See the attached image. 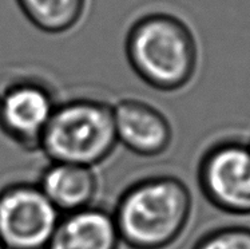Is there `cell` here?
Here are the masks:
<instances>
[{
  "instance_id": "6da1fadb",
  "label": "cell",
  "mask_w": 250,
  "mask_h": 249,
  "mask_svg": "<svg viewBox=\"0 0 250 249\" xmlns=\"http://www.w3.org/2000/svg\"><path fill=\"white\" fill-rule=\"evenodd\" d=\"M125 52L139 79L159 91L182 90L198 70L194 31L167 11H148L134 19L125 36Z\"/></svg>"
},
{
  "instance_id": "7a4b0ae2",
  "label": "cell",
  "mask_w": 250,
  "mask_h": 249,
  "mask_svg": "<svg viewBox=\"0 0 250 249\" xmlns=\"http://www.w3.org/2000/svg\"><path fill=\"white\" fill-rule=\"evenodd\" d=\"M193 210L188 185L153 176L130 185L112 210L121 241L131 249H166L182 236Z\"/></svg>"
},
{
  "instance_id": "3957f363",
  "label": "cell",
  "mask_w": 250,
  "mask_h": 249,
  "mask_svg": "<svg viewBox=\"0 0 250 249\" xmlns=\"http://www.w3.org/2000/svg\"><path fill=\"white\" fill-rule=\"evenodd\" d=\"M117 145L112 105L75 98L58 103L39 150L50 162L95 168L111 156Z\"/></svg>"
},
{
  "instance_id": "277c9868",
  "label": "cell",
  "mask_w": 250,
  "mask_h": 249,
  "mask_svg": "<svg viewBox=\"0 0 250 249\" xmlns=\"http://www.w3.org/2000/svg\"><path fill=\"white\" fill-rule=\"evenodd\" d=\"M198 185L221 212L250 216V142L231 138L211 145L199 161Z\"/></svg>"
},
{
  "instance_id": "5b68a950",
  "label": "cell",
  "mask_w": 250,
  "mask_h": 249,
  "mask_svg": "<svg viewBox=\"0 0 250 249\" xmlns=\"http://www.w3.org/2000/svg\"><path fill=\"white\" fill-rule=\"evenodd\" d=\"M58 102L41 78L19 75L0 86V132L24 150H39Z\"/></svg>"
},
{
  "instance_id": "8992f818",
  "label": "cell",
  "mask_w": 250,
  "mask_h": 249,
  "mask_svg": "<svg viewBox=\"0 0 250 249\" xmlns=\"http://www.w3.org/2000/svg\"><path fill=\"white\" fill-rule=\"evenodd\" d=\"M61 216L38 183L0 189V240L5 249H46Z\"/></svg>"
},
{
  "instance_id": "52a82bcc",
  "label": "cell",
  "mask_w": 250,
  "mask_h": 249,
  "mask_svg": "<svg viewBox=\"0 0 250 249\" xmlns=\"http://www.w3.org/2000/svg\"><path fill=\"white\" fill-rule=\"evenodd\" d=\"M118 143L141 157L164 154L173 141L171 123L147 102L126 98L112 105Z\"/></svg>"
},
{
  "instance_id": "ba28073f",
  "label": "cell",
  "mask_w": 250,
  "mask_h": 249,
  "mask_svg": "<svg viewBox=\"0 0 250 249\" xmlns=\"http://www.w3.org/2000/svg\"><path fill=\"white\" fill-rule=\"evenodd\" d=\"M121 243L111 212L92 205L62 214L46 249H119Z\"/></svg>"
},
{
  "instance_id": "9c48e42d",
  "label": "cell",
  "mask_w": 250,
  "mask_h": 249,
  "mask_svg": "<svg viewBox=\"0 0 250 249\" xmlns=\"http://www.w3.org/2000/svg\"><path fill=\"white\" fill-rule=\"evenodd\" d=\"M38 186L59 213L66 214L94 205L99 180L94 168L68 162H50Z\"/></svg>"
},
{
  "instance_id": "30bf717a",
  "label": "cell",
  "mask_w": 250,
  "mask_h": 249,
  "mask_svg": "<svg viewBox=\"0 0 250 249\" xmlns=\"http://www.w3.org/2000/svg\"><path fill=\"white\" fill-rule=\"evenodd\" d=\"M27 21L42 32L61 35L81 24L90 0H15Z\"/></svg>"
},
{
  "instance_id": "8fae6325",
  "label": "cell",
  "mask_w": 250,
  "mask_h": 249,
  "mask_svg": "<svg viewBox=\"0 0 250 249\" xmlns=\"http://www.w3.org/2000/svg\"><path fill=\"white\" fill-rule=\"evenodd\" d=\"M193 249H250V228L231 225L210 230L195 243Z\"/></svg>"
},
{
  "instance_id": "7c38bea8",
  "label": "cell",
  "mask_w": 250,
  "mask_h": 249,
  "mask_svg": "<svg viewBox=\"0 0 250 249\" xmlns=\"http://www.w3.org/2000/svg\"><path fill=\"white\" fill-rule=\"evenodd\" d=\"M0 249H5L4 245H3V243H1V240H0Z\"/></svg>"
}]
</instances>
